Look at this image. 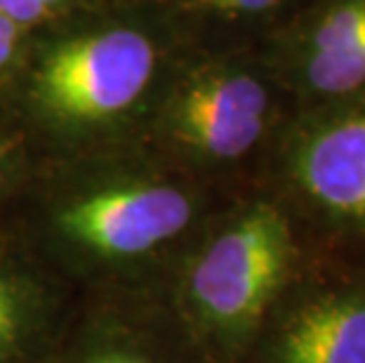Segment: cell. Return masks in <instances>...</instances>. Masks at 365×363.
<instances>
[{"label":"cell","mask_w":365,"mask_h":363,"mask_svg":"<svg viewBox=\"0 0 365 363\" xmlns=\"http://www.w3.org/2000/svg\"><path fill=\"white\" fill-rule=\"evenodd\" d=\"M297 276L299 243L290 215L259 198L200 227L158 295L198 363H243Z\"/></svg>","instance_id":"6da1fadb"},{"label":"cell","mask_w":365,"mask_h":363,"mask_svg":"<svg viewBox=\"0 0 365 363\" xmlns=\"http://www.w3.org/2000/svg\"><path fill=\"white\" fill-rule=\"evenodd\" d=\"M198 229L189 187L120 175L52 200L24 243L73 290H158Z\"/></svg>","instance_id":"7a4b0ae2"},{"label":"cell","mask_w":365,"mask_h":363,"mask_svg":"<svg viewBox=\"0 0 365 363\" xmlns=\"http://www.w3.org/2000/svg\"><path fill=\"white\" fill-rule=\"evenodd\" d=\"M156 50L137 31L115 29L52 50L34 78V104L61 128H97L125 116L149 88Z\"/></svg>","instance_id":"3957f363"},{"label":"cell","mask_w":365,"mask_h":363,"mask_svg":"<svg viewBox=\"0 0 365 363\" xmlns=\"http://www.w3.org/2000/svg\"><path fill=\"white\" fill-rule=\"evenodd\" d=\"M285 175L323 224L365 236V102H339L294 128Z\"/></svg>","instance_id":"277c9868"},{"label":"cell","mask_w":365,"mask_h":363,"mask_svg":"<svg viewBox=\"0 0 365 363\" xmlns=\"http://www.w3.org/2000/svg\"><path fill=\"white\" fill-rule=\"evenodd\" d=\"M34 363H198L158 290L83 292Z\"/></svg>","instance_id":"5b68a950"},{"label":"cell","mask_w":365,"mask_h":363,"mask_svg":"<svg viewBox=\"0 0 365 363\" xmlns=\"http://www.w3.org/2000/svg\"><path fill=\"white\" fill-rule=\"evenodd\" d=\"M243 363H365V274L292 281Z\"/></svg>","instance_id":"8992f818"},{"label":"cell","mask_w":365,"mask_h":363,"mask_svg":"<svg viewBox=\"0 0 365 363\" xmlns=\"http://www.w3.org/2000/svg\"><path fill=\"white\" fill-rule=\"evenodd\" d=\"M269 88L257 76L217 66L186 81L165 111L168 135L200 163H231L247 156L267 135Z\"/></svg>","instance_id":"52a82bcc"},{"label":"cell","mask_w":365,"mask_h":363,"mask_svg":"<svg viewBox=\"0 0 365 363\" xmlns=\"http://www.w3.org/2000/svg\"><path fill=\"white\" fill-rule=\"evenodd\" d=\"M76 290L24 241L0 238V363H34L76 305Z\"/></svg>","instance_id":"ba28073f"},{"label":"cell","mask_w":365,"mask_h":363,"mask_svg":"<svg viewBox=\"0 0 365 363\" xmlns=\"http://www.w3.org/2000/svg\"><path fill=\"white\" fill-rule=\"evenodd\" d=\"M297 81L323 102L365 92V0H330L309 26L297 57Z\"/></svg>","instance_id":"9c48e42d"},{"label":"cell","mask_w":365,"mask_h":363,"mask_svg":"<svg viewBox=\"0 0 365 363\" xmlns=\"http://www.w3.org/2000/svg\"><path fill=\"white\" fill-rule=\"evenodd\" d=\"M0 14L19 29L41 21L48 14V7L41 0H0Z\"/></svg>","instance_id":"30bf717a"},{"label":"cell","mask_w":365,"mask_h":363,"mask_svg":"<svg viewBox=\"0 0 365 363\" xmlns=\"http://www.w3.org/2000/svg\"><path fill=\"white\" fill-rule=\"evenodd\" d=\"M196 3L224 12H262L274 7L278 0H196Z\"/></svg>","instance_id":"8fae6325"},{"label":"cell","mask_w":365,"mask_h":363,"mask_svg":"<svg viewBox=\"0 0 365 363\" xmlns=\"http://www.w3.org/2000/svg\"><path fill=\"white\" fill-rule=\"evenodd\" d=\"M14 41H17V26L0 14V68L12 59Z\"/></svg>","instance_id":"7c38bea8"},{"label":"cell","mask_w":365,"mask_h":363,"mask_svg":"<svg viewBox=\"0 0 365 363\" xmlns=\"http://www.w3.org/2000/svg\"><path fill=\"white\" fill-rule=\"evenodd\" d=\"M3 163H5V149L0 144V180H3Z\"/></svg>","instance_id":"4fadbf2b"},{"label":"cell","mask_w":365,"mask_h":363,"mask_svg":"<svg viewBox=\"0 0 365 363\" xmlns=\"http://www.w3.org/2000/svg\"><path fill=\"white\" fill-rule=\"evenodd\" d=\"M41 3H43L45 7H48V10H50V7H54V5H59V3H61V0H41Z\"/></svg>","instance_id":"5bb4252c"}]
</instances>
